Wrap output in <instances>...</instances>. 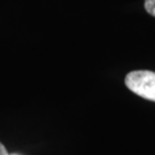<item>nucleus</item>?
<instances>
[{
	"mask_svg": "<svg viewBox=\"0 0 155 155\" xmlns=\"http://www.w3.org/2000/svg\"><path fill=\"white\" fill-rule=\"evenodd\" d=\"M125 85L130 91L143 99L155 102V72L134 70L125 76Z\"/></svg>",
	"mask_w": 155,
	"mask_h": 155,
	"instance_id": "1",
	"label": "nucleus"
},
{
	"mask_svg": "<svg viewBox=\"0 0 155 155\" xmlns=\"http://www.w3.org/2000/svg\"><path fill=\"white\" fill-rule=\"evenodd\" d=\"M145 9L146 12L155 17V0H145Z\"/></svg>",
	"mask_w": 155,
	"mask_h": 155,
	"instance_id": "2",
	"label": "nucleus"
},
{
	"mask_svg": "<svg viewBox=\"0 0 155 155\" xmlns=\"http://www.w3.org/2000/svg\"><path fill=\"white\" fill-rule=\"evenodd\" d=\"M0 155H8L7 153V150H6V147L4 145L0 143Z\"/></svg>",
	"mask_w": 155,
	"mask_h": 155,
	"instance_id": "3",
	"label": "nucleus"
}]
</instances>
